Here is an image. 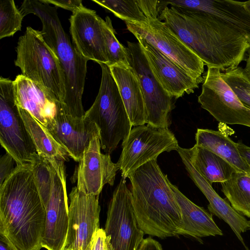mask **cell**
Returning a JSON list of instances; mask_svg holds the SVG:
<instances>
[{"instance_id":"obj_1","label":"cell","mask_w":250,"mask_h":250,"mask_svg":"<svg viewBox=\"0 0 250 250\" xmlns=\"http://www.w3.org/2000/svg\"><path fill=\"white\" fill-rule=\"evenodd\" d=\"M163 21L207 67L221 72L238 67L250 51V34L226 24L211 14L165 6Z\"/></svg>"},{"instance_id":"obj_2","label":"cell","mask_w":250,"mask_h":250,"mask_svg":"<svg viewBox=\"0 0 250 250\" xmlns=\"http://www.w3.org/2000/svg\"><path fill=\"white\" fill-rule=\"evenodd\" d=\"M45 221L31 164L17 166L0 186V235L14 250H41Z\"/></svg>"},{"instance_id":"obj_3","label":"cell","mask_w":250,"mask_h":250,"mask_svg":"<svg viewBox=\"0 0 250 250\" xmlns=\"http://www.w3.org/2000/svg\"><path fill=\"white\" fill-rule=\"evenodd\" d=\"M128 178L135 216L144 233L161 238L179 235L181 210L157 160L140 166Z\"/></svg>"},{"instance_id":"obj_4","label":"cell","mask_w":250,"mask_h":250,"mask_svg":"<svg viewBox=\"0 0 250 250\" xmlns=\"http://www.w3.org/2000/svg\"><path fill=\"white\" fill-rule=\"evenodd\" d=\"M23 16H37L42 23V36L58 58L65 84L63 101L66 112L76 118L85 114L82 104L87 60L78 51L65 32L59 18L57 8L41 0H25L20 9Z\"/></svg>"},{"instance_id":"obj_5","label":"cell","mask_w":250,"mask_h":250,"mask_svg":"<svg viewBox=\"0 0 250 250\" xmlns=\"http://www.w3.org/2000/svg\"><path fill=\"white\" fill-rule=\"evenodd\" d=\"M16 50L14 62L21 69V75L63 103V73L58 57L44 41L41 31L27 27L19 39Z\"/></svg>"},{"instance_id":"obj_6","label":"cell","mask_w":250,"mask_h":250,"mask_svg":"<svg viewBox=\"0 0 250 250\" xmlns=\"http://www.w3.org/2000/svg\"><path fill=\"white\" fill-rule=\"evenodd\" d=\"M99 64L102 78L99 92L84 116L96 124L101 148L110 155L127 138L132 125L109 66Z\"/></svg>"},{"instance_id":"obj_7","label":"cell","mask_w":250,"mask_h":250,"mask_svg":"<svg viewBox=\"0 0 250 250\" xmlns=\"http://www.w3.org/2000/svg\"><path fill=\"white\" fill-rule=\"evenodd\" d=\"M174 134L168 128L148 125L134 126L122 141V151L117 165L125 179L147 162L157 160L164 152L176 150L179 146Z\"/></svg>"},{"instance_id":"obj_8","label":"cell","mask_w":250,"mask_h":250,"mask_svg":"<svg viewBox=\"0 0 250 250\" xmlns=\"http://www.w3.org/2000/svg\"><path fill=\"white\" fill-rule=\"evenodd\" d=\"M0 142L17 166L31 164L37 155L35 146L21 116L13 81L0 78Z\"/></svg>"},{"instance_id":"obj_9","label":"cell","mask_w":250,"mask_h":250,"mask_svg":"<svg viewBox=\"0 0 250 250\" xmlns=\"http://www.w3.org/2000/svg\"><path fill=\"white\" fill-rule=\"evenodd\" d=\"M125 48L129 64L141 85L145 103L146 124L157 127L168 128L170 124V113L174 108L173 98L156 80L139 42H127Z\"/></svg>"},{"instance_id":"obj_10","label":"cell","mask_w":250,"mask_h":250,"mask_svg":"<svg viewBox=\"0 0 250 250\" xmlns=\"http://www.w3.org/2000/svg\"><path fill=\"white\" fill-rule=\"evenodd\" d=\"M127 29L135 37L146 40L188 72L199 83L205 64L163 21L159 19L146 22L125 21Z\"/></svg>"},{"instance_id":"obj_11","label":"cell","mask_w":250,"mask_h":250,"mask_svg":"<svg viewBox=\"0 0 250 250\" xmlns=\"http://www.w3.org/2000/svg\"><path fill=\"white\" fill-rule=\"evenodd\" d=\"M203 78L198 98L201 107L221 123L250 127V108L241 101L224 80L221 71L208 67Z\"/></svg>"},{"instance_id":"obj_12","label":"cell","mask_w":250,"mask_h":250,"mask_svg":"<svg viewBox=\"0 0 250 250\" xmlns=\"http://www.w3.org/2000/svg\"><path fill=\"white\" fill-rule=\"evenodd\" d=\"M104 230L113 250H137L144 239L135 216L130 190L123 178L109 202Z\"/></svg>"},{"instance_id":"obj_13","label":"cell","mask_w":250,"mask_h":250,"mask_svg":"<svg viewBox=\"0 0 250 250\" xmlns=\"http://www.w3.org/2000/svg\"><path fill=\"white\" fill-rule=\"evenodd\" d=\"M53 166V182L49 198L44 205L46 221L42 248L63 250L68 225V207L64 161L47 159Z\"/></svg>"},{"instance_id":"obj_14","label":"cell","mask_w":250,"mask_h":250,"mask_svg":"<svg viewBox=\"0 0 250 250\" xmlns=\"http://www.w3.org/2000/svg\"><path fill=\"white\" fill-rule=\"evenodd\" d=\"M69 196L68 230L63 250H85L100 229L99 195L86 194L75 187Z\"/></svg>"},{"instance_id":"obj_15","label":"cell","mask_w":250,"mask_h":250,"mask_svg":"<svg viewBox=\"0 0 250 250\" xmlns=\"http://www.w3.org/2000/svg\"><path fill=\"white\" fill-rule=\"evenodd\" d=\"M100 135L95 136L79 162L76 179L78 189L86 194L99 195L106 184H114L119 170L110 155L101 151Z\"/></svg>"},{"instance_id":"obj_16","label":"cell","mask_w":250,"mask_h":250,"mask_svg":"<svg viewBox=\"0 0 250 250\" xmlns=\"http://www.w3.org/2000/svg\"><path fill=\"white\" fill-rule=\"evenodd\" d=\"M69 21L72 41L79 53L88 61L107 64L104 20L83 6L72 13Z\"/></svg>"},{"instance_id":"obj_17","label":"cell","mask_w":250,"mask_h":250,"mask_svg":"<svg viewBox=\"0 0 250 250\" xmlns=\"http://www.w3.org/2000/svg\"><path fill=\"white\" fill-rule=\"evenodd\" d=\"M136 38L146 56L153 75L171 97L178 99L185 93L190 94L198 87L199 82L185 70L144 39Z\"/></svg>"},{"instance_id":"obj_18","label":"cell","mask_w":250,"mask_h":250,"mask_svg":"<svg viewBox=\"0 0 250 250\" xmlns=\"http://www.w3.org/2000/svg\"><path fill=\"white\" fill-rule=\"evenodd\" d=\"M48 130L69 156L78 162L92 138L100 135L99 129L95 123L84 116L76 118L71 116L64 106L58 111Z\"/></svg>"},{"instance_id":"obj_19","label":"cell","mask_w":250,"mask_h":250,"mask_svg":"<svg viewBox=\"0 0 250 250\" xmlns=\"http://www.w3.org/2000/svg\"><path fill=\"white\" fill-rule=\"evenodd\" d=\"M13 83L17 106L27 111L48 130L64 104L21 74L16 77Z\"/></svg>"},{"instance_id":"obj_20","label":"cell","mask_w":250,"mask_h":250,"mask_svg":"<svg viewBox=\"0 0 250 250\" xmlns=\"http://www.w3.org/2000/svg\"><path fill=\"white\" fill-rule=\"evenodd\" d=\"M177 151L190 178L208 201V208L209 212L228 224L245 247L241 234L250 230V221L236 211L230 204L219 195L211 185L194 168L181 147L179 146Z\"/></svg>"},{"instance_id":"obj_21","label":"cell","mask_w":250,"mask_h":250,"mask_svg":"<svg viewBox=\"0 0 250 250\" xmlns=\"http://www.w3.org/2000/svg\"><path fill=\"white\" fill-rule=\"evenodd\" d=\"M167 6L203 12L211 14L226 24L250 34V13L243 1L232 0H172L162 1Z\"/></svg>"},{"instance_id":"obj_22","label":"cell","mask_w":250,"mask_h":250,"mask_svg":"<svg viewBox=\"0 0 250 250\" xmlns=\"http://www.w3.org/2000/svg\"><path fill=\"white\" fill-rule=\"evenodd\" d=\"M168 183L181 212L183 224L179 235L196 238L223 235L213 220L212 214L191 201L169 180Z\"/></svg>"},{"instance_id":"obj_23","label":"cell","mask_w":250,"mask_h":250,"mask_svg":"<svg viewBox=\"0 0 250 250\" xmlns=\"http://www.w3.org/2000/svg\"><path fill=\"white\" fill-rule=\"evenodd\" d=\"M132 126L144 125L145 107L141 85L135 72L129 66H109Z\"/></svg>"},{"instance_id":"obj_24","label":"cell","mask_w":250,"mask_h":250,"mask_svg":"<svg viewBox=\"0 0 250 250\" xmlns=\"http://www.w3.org/2000/svg\"><path fill=\"white\" fill-rule=\"evenodd\" d=\"M182 149L194 168L211 185L227 181L237 171L224 159L205 147L195 145L191 148Z\"/></svg>"},{"instance_id":"obj_25","label":"cell","mask_w":250,"mask_h":250,"mask_svg":"<svg viewBox=\"0 0 250 250\" xmlns=\"http://www.w3.org/2000/svg\"><path fill=\"white\" fill-rule=\"evenodd\" d=\"M195 145L205 147L221 157L237 171L250 172V167L239 151L237 143L221 131L198 128Z\"/></svg>"},{"instance_id":"obj_26","label":"cell","mask_w":250,"mask_h":250,"mask_svg":"<svg viewBox=\"0 0 250 250\" xmlns=\"http://www.w3.org/2000/svg\"><path fill=\"white\" fill-rule=\"evenodd\" d=\"M125 21L146 22L159 19L161 11L157 0H92Z\"/></svg>"},{"instance_id":"obj_27","label":"cell","mask_w":250,"mask_h":250,"mask_svg":"<svg viewBox=\"0 0 250 250\" xmlns=\"http://www.w3.org/2000/svg\"><path fill=\"white\" fill-rule=\"evenodd\" d=\"M38 155L46 159L68 161V154L50 132L27 111L18 107Z\"/></svg>"},{"instance_id":"obj_28","label":"cell","mask_w":250,"mask_h":250,"mask_svg":"<svg viewBox=\"0 0 250 250\" xmlns=\"http://www.w3.org/2000/svg\"><path fill=\"white\" fill-rule=\"evenodd\" d=\"M221 191L238 212L250 218V172L236 171L221 183Z\"/></svg>"},{"instance_id":"obj_29","label":"cell","mask_w":250,"mask_h":250,"mask_svg":"<svg viewBox=\"0 0 250 250\" xmlns=\"http://www.w3.org/2000/svg\"><path fill=\"white\" fill-rule=\"evenodd\" d=\"M31 165L37 188L44 205L49 198L52 189L53 165L48 159L37 154Z\"/></svg>"},{"instance_id":"obj_30","label":"cell","mask_w":250,"mask_h":250,"mask_svg":"<svg viewBox=\"0 0 250 250\" xmlns=\"http://www.w3.org/2000/svg\"><path fill=\"white\" fill-rule=\"evenodd\" d=\"M103 32L108 61L107 65L109 66L114 65L129 66L125 47L116 38L115 30L109 17H106L105 20H104Z\"/></svg>"},{"instance_id":"obj_31","label":"cell","mask_w":250,"mask_h":250,"mask_svg":"<svg viewBox=\"0 0 250 250\" xmlns=\"http://www.w3.org/2000/svg\"><path fill=\"white\" fill-rule=\"evenodd\" d=\"M24 17L13 0L0 2V39L12 36L21 30Z\"/></svg>"},{"instance_id":"obj_32","label":"cell","mask_w":250,"mask_h":250,"mask_svg":"<svg viewBox=\"0 0 250 250\" xmlns=\"http://www.w3.org/2000/svg\"><path fill=\"white\" fill-rule=\"evenodd\" d=\"M221 75L241 101L250 108V80L246 74L244 68L238 67L221 72Z\"/></svg>"},{"instance_id":"obj_33","label":"cell","mask_w":250,"mask_h":250,"mask_svg":"<svg viewBox=\"0 0 250 250\" xmlns=\"http://www.w3.org/2000/svg\"><path fill=\"white\" fill-rule=\"evenodd\" d=\"M85 250H113L109 236L103 229H99L93 235Z\"/></svg>"},{"instance_id":"obj_34","label":"cell","mask_w":250,"mask_h":250,"mask_svg":"<svg viewBox=\"0 0 250 250\" xmlns=\"http://www.w3.org/2000/svg\"><path fill=\"white\" fill-rule=\"evenodd\" d=\"M16 161L9 153H6L0 160V186L12 173L15 167H14Z\"/></svg>"},{"instance_id":"obj_35","label":"cell","mask_w":250,"mask_h":250,"mask_svg":"<svg viewBox=\"0 0 250 250\" xmlns=\"http://www.w3.org/2000/svg\"><path fill=\"white\" fill-rule=\"evenodd\" d=\"M42 2L48 4H52L57 7H59L73 13L80 9L84 6L81 0H41Z\"/></svg>"},{"instance_id":"obj_36","label":"cell","mask_w":250,"mask_h":250,"mask_svg":"<svg viewBox=\"0 0 250 250\" xmlns=\"http://www.w3.org/2000/svg\"><path fill=\"white\" fill-rule=\"evenodd\" d=\"M137 250H163L161 245L151 237L144 239Z\"/></svg>"},{"instance_id":"obj_37","label":"cell","mask_w":250,"mask_h":250,"mask_svg":"<svg viewBox=\"0 0 250 250\" xmlns=\"http://www.w3.org/2000/svg\"><path fill=\"white\" fill-rule=\"evenodd\" d=\"M237 145L241 156L250 167V147L240 142Z\"/></svg>"},{"instance_id":"obj_38","label":"cell","mask_w":250,"mask_h":250,"mask_svg":"<svg viewBox=\"0 0 250 250\" xmlns=\"http://www.w3.org/2000/svg\"><path fill=\"white\" fill-rule=\"evenodd\" d=\"M0 250H14L5 238L0 235Z\"/></svg>"},{"instance_id":"obj_39","label":"cell","mask_w":250,"mask_h":250,"mask_svg":"<svg viewBox=\"0 0 250 250\" xmlns=\"http://www.w3.org/2000/svg\"><path fill=\"white\" fill-rule=\"evenodd\" d=\"M244 70L248 78L250 80V51L246 59V63Z\"/></svg>"},{"instance_id":"obj_40","label":"cell","mask_w":250,"mask_h":250,"mask_svg":"<svg viewBox=\"0 0 250 250\" xmlns=\"http://www.w3.org/2000/svg\"><path fill=\"white\" fill-rule=\"evenodd\" d=\"M245 8L250 13V0L243 1Z\"/></svg>"},{"instance_id":"obj_41","label":"cell","mask_w":250,"mask_h":250,"mask_svg":"<svg viewBox=\"0 0 250 250\" xmlns=\"http://www.w3.org/2000/svg\"></svg>"}]
</instances>
